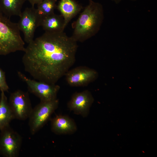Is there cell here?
<instances>
[{
	"mask_svg": "<svg viewBox=\"0 0 157 157\" xmlns=\"http://www.w3.org/2000/svg\"><path fill=\"white\" fill-rule=\"evenodd\" d=\"M19 17L18 26L23 33L25 41L28 44L34 39L35 30L40 26L42 17L33 6L26 8Z\"/></svg>",
	"mask_w": 157,
	"mask_h": 157,
	"instance_id": "cell-7",
	"label": "cell"
},
{
	"mask_svg": "<svg viewBox=\"0 0 157 157\" xmlns=\"http://www.w3.org/2000/svg\"><path fill=\"white\" fill-rule=\"evenodd\" d=\"M19 78L27 86L28 91L38 97L41 101H49L57 98L60 86L55 84L31 79L20 71L17 72Z\"/></svg>",
	"mask_w": 157,
	"mask_h": 157,
	"instance_id": "cell-5",
	"label": "cell"
},
{
	"mask_svg": "<svg viewBox=\"0 0 157 157\" xmlns=\"http://www.w3.org/2000/svg\"><path fill=\"white\" fill-rule=\"evenodd\" d=\"M65 76L69 85L81 87L85 86L95 81L98 77V73L94 69L80 66L69 70Z\"/></svg>",
	"mask_w": 157,
	"mask_h": 157,
	"instance_id": "cell-9",
	"label": "cell"
},
{
	"mask_svg": "<svg viewBox=\"0 0 157 157\" xmlns=\"http://www.w3.org/2000/svg\"><path fill=\"white\" fill-rule=\"evenodd\" d=\"M78 47L64 32H45L25 48L24 70L35 80L55 84L74 65Z\"/></svg>",
	"mask_w": 157,
	"mask_h": 157,
	"instance_id": "cell-1",
	"label": "cell"
},
{
	"mask_svg": "<svg viewBox=\"0 0 157 157\" xmlns=\"http://www.w3.org/2000/svg\"><path fill=\"white\" fill-rule=\"evenodd\" d=\"M0 154L5 157H17L22 142L21 135L8 126L1 130Z\"/></svg>",
	"mask_w": 157,
	"mask_h": 157,
	"instance_id": "cell-6",
	"label": "cell"
},
{
	"mask_svg": "<svg viewBox=\"0 0 157 157\" xmlns=\"http://www.w3.org/2000/svg\"><path fill=\"white\" fill-rule=\"evenodd\" d=\"M56 1V0H44L37 4L36 9L38 14L42 17L54 13L57 6Z\"/></svg>",
	"mask_w": 157,
	"mask_h": 157,
	"instance_id": "cell-16",
	"label": "cell"
},
{
	"mask_svg": "<svg viewBox=\"0 0 157 157\" xmlns=\"http://www.w3.org/2000/svg\"><path fill=\"white\" fill-rule=\"evenodd\" d=\"M57 7L63 18L65 27L82 8L81 6L74 0H60Z\"/></svg>",
	"mask_w": 157,
	"mask_h": 157,
	"instance_id": "cell-13",
	"label": "cell"
},
{
	"mask_svg": "<svg viewBox=\"0 0 157 157\" xmlns=\"http://www.w3.org/2000/svg\"><path fill=\"white\" fill-rule=\"evenodd\" d=\"M8 103L15 119H28L33 108L28 92L18 90L10 95Z\"/></svg>",
	"mask_w": 157,
	"mask_h": 157,
	"instance_id": "cell-8",
	"label": "cell"
},
{
	"mask_svg": "<svg viewBox=\"0 0 157 157\" xmlns=\"http://www.w3.org/2000/svg\"><path fill=\"white\" fill-rule=\"evenodd\" d=\"M94 98L90 92L85 90L74 93L67 103V107L76 114L85 117L89 113Z\"/></svg>",
	"mask_w": 157,
	"mask_h": 157,
	"instance_id": "cell-10",
	"label": "cell"
},
{
	"mask_svg": "<svg viewBox=\"0 0 157 157\" xmlns=\"http://www.w3.org/2000/svg\"><path fill=\"white\" fill-rule=\"evenodd\" d=\"M59 100L56 99L49 101H41L35 107L28 118L31 134L34 135L45 124L57 109Z\"/></svg>",
	"mask_w": 157,
	"mask_h": 157,
	"instance_id": "cell-4",
	"label": "cell"
},
{
	"mask_svg": "<svg viewBox=\"0 0 157 157\" xmlns=\"http://www.w3.org/2000/svg\"><path fill=\"white\" fill-rule=\"evenodd\" d=\"M113 1H114L116 3H119L122 0H112Z\"/></svg>",
	"mask_w": 157,
	"mask_h": 157,
	"instance_id": "cell-19",
	"label": "cell"
},
{
	"mask_svg": "<svg viewBox=\"0 0 157 157\" xmlns=\"http://www.w3.org/2000/svg\"><path fill=\"white\" fill-rule=\"evenodd\" d=\"M28 1L32 6L34 7L35 4H38L44 0H26Z\"/></svg>",
	"mask_w": 157,
	"mask_h": 157,
	"instance_id": "cell-18",
	"label": "cell"
},
{
	"mask_svg": "<svg viewBox=\"0 0 157 157\" xmlns=\"http://www.w3.org/2000/svg\"><path fill=\"white\" fill-rule=\"evenodd\" d=\"M20 31L17 23L11 22L0 11V55L24 52L25 43Z\"/></svg>",
	"mask_w": 157,
	"mask_h": 157,
	"instance_id": "cell-3",
	"label": "cell"
},
{
	"mask_svg": "<svg viewBox=\"0 0 157 157\" xmlns=\"http://www.w3.org/2000/svg\"><path fill=\"white\" fill-rule=\"evenodd\" d=\"M15 119L5 92H1L0 98V130L10 125Z\"/></svg>",
	"mask_w": 157,
	"mask_h": 157,
	"instance_id": "cell-15",
	"label": "cell"
},
{
	"mask_svg": "<svg viewBox=\"0 0 157 157\" xmlns=\"http://www.w3.org/2000/svg\"><path fill=\"white\" fill-rule=\"evenodd\" d=\"M9 89L5 72L0 68V90L1 92H8Z\"/></svg>",
	"mask_w": 157,
	"mask_h": 157,
	"instance_id": "cell-17",
	"label": "cell"
},
{
	"mask_svg": "<svg viewBox=\"0 0 157 157\" xmlns=\"http://www.w3.org/2000/svg\"><path fill=\"white\" fill-rule=\"evenodd\" d=\"M40 26L45 32L50 33L63 32L65 28L63 17L54 13L42 17Z\"/></svg>",
	"mask_w": 157,
	"mask_h": 157,
	"instance_id": "cell-12",
	"label": "cell"
},
{
	"mask_svg": "<svg viewBox=\"0 0 157 157\" xmlns=\"http://www.w3.org/2000/svg\"><path fill=\"white\" fill-rule=\"evenodd\" d=\"M51 129L56 134H72L77 129L74 120L68 116L58 115L51 120Z\"/></svg>",
	"mask_w": 157,
	"mask_h": 157,
	"instance_id": "cell-11",
	"label": "cell"
},
{
	"mask_svg": "<svg viewBox=\"0 0 157 157\" xmlns=\"http://www.w3.org/2000/svg\"><path fill=\"white\" fill-rule=\"evenodd\" d=\"M104 17L102 6L92 0L80 15L74 25L71 36L76 42H83L96 34L99 30Z\"/></svg>",
	"mask_w": 157,
	"mask_h": 157,
	"instance_id": "cell-2",
	"label": "cell"
},
{
	"mask_svg": "<svg viewBox=\"0 0 157 157\" xmlns=\"http://www.w3.org/2000/svg\"><path fill=\"white\" fill-rule=\"evenodd\" d=\"M26 0H0V11L10 18L13 16H20L23 6Z\"/></svg>",
	"mask_w": 157,
	"mask_h": 157,
	"instance_id": "cell-14",
	"label": "cell"
}]
</instances>
